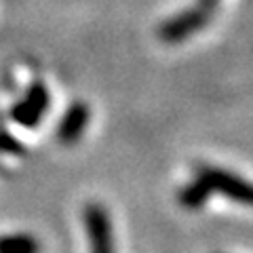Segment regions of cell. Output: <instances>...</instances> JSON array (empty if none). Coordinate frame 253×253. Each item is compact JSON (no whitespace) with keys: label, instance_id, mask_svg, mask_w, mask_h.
Wrapping results in <instances>:
<instances>
[{"label":"cell","instance_id":"1","mask_svg":"<svg viewBox=\"0 0 253 253\" xmlns=\"http://www.w3.org/2000/svg\"><path fill=\"white\" fill-rule=\"evenodd\" d=\"M51 108V93L42 83H34L28 93L11 108V121L23 129H34L42 123L44 114Z\"/></svg>","mask_w":253,"mask_h":253},{"label":"cell","instance_id":"9","mask_svg":"<svg viewBox=\"0 0 253 253\" xmlns=\"http://www.w3.org/2000/svg\"><path fill=\"white\" fill-rule=\"evenodd\" d=\"M215 2H217V0H201L199 6H203V9H207V11L213 13V9H215Z\"/></svg>","mask_w":253,"mask_h":253},{"label":"cell","instance_id":"5","mask_svg":"<svg viewBox=\"0 0 253 253\" xmlns=\"http://www.w3.org/2000/svg\"><path fill=\"white\" fill-rule=\"evenodd\" d=\"M89 106L84 101H74L72 106L66 110V114L61 116L57 125V139L66 146L76 144L83 137V133L89 125Z\"/></svg>","mask_w":253,"mask_h":253},{"label":"cell","instance_id":"2","mask_svg":"<svg viewBox=\"0 0 253 253\" xmlns=\"http://www.w3.org/2000/svg\"><path fill=\"white\" fill-rule=\"evenodd\" d=\"M196 177L211 190V194L219 192L234 203L251 205V199H253L251 186L243 177L234 175V173H228L224 169H215V167H199L196 169Z\"/></svg>","mask_w":253,"mask_h":253},{"label":"cell","instance_id":"6","mask_svg":"<svg viewBox=\"0 0 253 253\" xmlns=\"http://www.w3.org/2000/svg\"><path fill=\"white\" fill-rule=\"evenodd\" d=\"M211 196V190L203 184V181L196 177L192 184H188L179 190V205L184 209H190V211H196V209H201L205 207V203H207V199Z\"/></svg>","mask_w":253,"mask_h":253},{"label":"cell","instance_id":"8","mask_svg":"<svg viewBox=\"0 0 253 253\" xmlns=\"http://www.w3.org/2000/svg\"><path fill=\"white\" fill-rule=\"evenodd\" d=\"M0 152L6 154H15V156H23L26 154V148L19 139H15L9 131H0Z\"/></svg>","mask_w":253,"mask_h":253},{"label":"cell","instance_id":"3","mask_svg":"<svg viewBox=\"0 0 253 253\" xmlns=\"http://www.w3.org/2000/svg\"><path fill=\"white\" fill-rule=\"evenodd\" d=\"M211 19V11L203 9V6H196V9H190L184 11L171 17L158 28V38L163 42H169V44H175L190 38L192 34H196L199 30H203L205 26L209 23Z\"/></svg>","mask_w":253,"mask_h":253},{"label":"cell","instance_id":"7","mask_svg":"<svg viewBox=\"0 0 253 253\" xmlns=\"http://www.w3.org/2000/svg\"><path fill=\"white\" fill-rule=\"evenodd\" d=\"M0 253H41V243L32 234L0 236Z\"/></svg>","mask_w":253,"mask_h":253},{"label":"cell","instance_id":"4","mask_svg":"<svg viewBox=\"0 0 253 253\" xmlns=\"http://www.w3.org/2000/svg\"><path fill=\"white\" fill-rule=\"evenodd\" d=\"M84 228L89 234L91 253H114L112 251V226L108 211L97 203H89L83 211Z\"/></svg>","mask_w":253,"mask_h":253}]
</instances>
